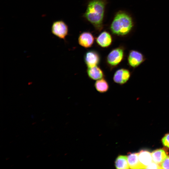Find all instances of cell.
Wrapping results in <instances>:
<instances>
[{
  "instance_id": "obj_11",
  "label": "cell",
  "mask_w": 169,
  "mask_h": 169,
  "mask_svg": "<svg viewBox=\"0 0 169 169\" xmlns=\"http://www.w3.org/2000/svg\"><path fill=\"white\" fill-rule=\"evenodd\" d=\"M127 157L130 168H144L139 160L138 153H130L128 154Z\"/></svg>"
},
{
  "instance_id": "obj_15",
  "label": "cell",
  "mask_w": 169,
  "mask_h": 169,
  "mask_svg": "<svg viewBox=\"0 0 169 169\" xmlns=\"http://www.w3.org/2000/svg\"><path fill=\"white\" fill-rule=\"evenodd\" d=\"M115 166L116 168L118 169L130 168L127 156L122 155H119L115 161Z\"/></svg>"
},
{
  "instance_id": "obj_2",
  "label": "cell",
  "mask_w": 169,
  "mask_h": 169,
  "mask_svg": "<svg viewBox=\"0 0 169 169\" xmlns=\"http://www.w3.org/2000/svg\"><path fill=\"white\" fill-rule=\"evenodd\" d=\"M133 26L131 17L123 12H119L115 15L111 24L110 29L114 34L123 36L128 34Z\"/></svg>"
},
{
  "instance_id": "obj_7",
  "label": "cell",
  "mask_w": 169,
  "mask_h": 169,
  "mask_svg": "<svg viewBox=\"0 0 169 169\" xmlns=\"http://www.w3.org/2000/svg\"><path fill=\"white\" fill-rule=\"evenodd\" d=\"M84 59L88 68L98 66L100 62L101 58L100 54L97 51L90 50L85 53Z\"/></svg>"
},
{
  "instance_id": "obj_3",
  "label": "cell",
  "mask_w": 169,
  "mask_h": 169,
  "mask_svg": "<svg viewBox=\"0 0 169 169\" xmlns=\"http://www.w3.org/2000/svg\"><path fill=\"white\" fill-rule=\"evenodd\" d=\"M125 48L122 46L113 49L109 53L106 62L110 69L118 66L123 61L125 56Z\"/></svg>"
},
{
  "instance_id": "obj_9",
  "label": "cell",
  "mask_w": 169,
  "mask_h": 169,
  "mask_svg": "<svg viewBox=\"0 0 169 169\" xmlns=\"http://www.w3.org/2000/svg\"><path fill=\"white\" fill-rule=\"evenodd\" d=\"M96 41L100 47L106 48L111 45L112 42V38L109 33L104 31L98 36L96 38Z\"/></svg>"
},
{
  "instance_id": "obj_14",
  "label": "cell",
  "mask_w": 169,
  "mask_h": 169,
  "mask_svg": "<svg viewBox=\"0 0 169 169\" xmlns=\"http://www.w3.org/2000/svg\"><path fill=\"white\" fill-rule=\"evenodd\" d=\"M96 90L101 93L107 92L109 88V83L104 78L96 80L94 84Z\"/></svg>"
},
{
  "instance_id": "obj_8",
  "label": "cell",
  "mask_w": 169,
  "mask_h": 169,
  "mask_svg": "<svg viewBox=\"0 0 169 169\" xmlns=\"http://www.w3.org/2000/svg\"><path fill=\"white\" fill-rule=\"evenodd\" d=\"M94 38L90 32H85L79 35L78 38L79 44L82 47L88 48L91 47L94 44Z\"/></svg>"
},
{
  "instance_id": "obj_4",
  "label": "cell",
  "mask_w": 169,
  "mask_h": 169,
  "mask_svg": "<svg viewBox=\"0 0 169 169\" xmlns=\"http://www.w3.org/2000/svg\"><path fill=\"white\" fill-rule=\"evenodd\" d=\"M146 59V58L142 53L136 50H130L127 56L128 65L133 69L138 67Z\"/></svg>"
},
{
  "instance_id": "obj_1",
  "label": "cell",
  "mask_w": 169,
  "mask_h": 169,
  "mask_svg": "<svg viewBox=\"0 0 169 169\" xmlns=\"http://www.w3.org/2000/svg\"><path fill=\"white\" fill-rule=\"evenodd\" d=\"M106 2L105 0H92L88 4L84 17L97 30L103 28V22Z\"/></svg>"
},
{
  "instance_id": "obj_10",
  "label": "cell",
  "mask_w": 169,
  "mask_h": 169,
  "mask_svg": "<svg viewBox=\"0 0 169 169\" xmlns=\"http://www.w3.org/2000/svg\"><path fill=\"white\" fill-rule=\"evenodd\" d=\"M86 71L88 77L93 80H98L105 76L103 71L98 66L88 67Z\"/></svg>"
},
{
  "instance_id": "obj_18",
  "label": "cell",
  "mask_w": 169,
  "mask_h": 169,
  "mask_svg": "<svg viewBox=\"0 0 169 169\" xmlns=\"http://www.w3.org/2000/svg\"><path fill=\"white\" fill-rule=\"evenodd\" d=\"M146 168L161 169V168L160 165L158 164L153 161H152L146 166Z\"/></svg>"
},
{
  "instance_id": "obj_6",
  "label": "cell",
  "mask_w": 169,
  "mask_h": 169,
  "mask_svg": "<svg viewBox=\"0 0 169 169\" xmlns=\"http://www.w3.org/2000/svg\"><path fill=\"white\" fill-rule=\"evenodd\" d=\"M131 75V73L129 69L124 68H120L115 72L113 79L115 83L122 85L129 81Z\"/></svg>"
},
{
  "instance_id": "obj_12",
  "label": "cell",
  "mask_w": 169,
  "mask_h": 169,
  "mask_svg": "<svg viewBox=\"0 0 169 169\" xmlns=\"http://www.w3.org/2000/svg\"><path fill=\"white\" fill-rule=\"evenodd\" d=\"M138 158L140 162L144 168L153 161L151 154L146 150H141L138 153Z\"/></svg>"
},
{
  "instance_id": "obj_5",
  "label": "cell",
  "mask_w": 169,
  "mask_h": 169,
  "mask_svg": "<svg viewBox=\"0 0 169 169\" xmlns=\"http://www.w3.org/2000/svg\"><path fill=\"white\" fill-rule=\"evenodd\" d=\"M51 31L52 33L55 36L64 40L68 34V26L62 20L56 21L52 24Z\"/></svg>"
},
{
  "instance_id": "obj_13",
  "label": "cell",
  "mask_w": 169,
  "mask_h": 169,
  "mask_svg": "<svg viewBox=\"0 0 169 169\" xmlns=\"http://www.w3.org/2000/svg\"><path fill=\"white\" fill-rule=\"evenodd\" d=\"M151 154L153 161L160 165L167 157V153L163 149L156 150Z\"/></svg>"
},
{
  "instance_id": "obj_16",
  "label": "cell",
  "mask_w": 169,
  "mask_h": 169,
  "mask_svg": "<svg viewBox=\"0 0 169 169\" xmlns=\"http://www.w3.org/2000/svg\"><path fill=\"white\" fill-rule=\"evenodd\" d=\"M161 169H169V156L160 164Z\"/></svg>"
},
{
  "instance_id": "obj_17",
  "label": "cell",
  "mask_w": 169,
  "mask_h": 169,
  "mask_svg": "<svg viewBox=\"0 0 169 169\" xmlns=\"http://www.w3.org/2000/svg\"><path fill=\"white\" fill-rule=\"evenodd\" d=\"M163 145L169 148V133L166 134L162 139Z\"/></svg>"
}]
</instances>
